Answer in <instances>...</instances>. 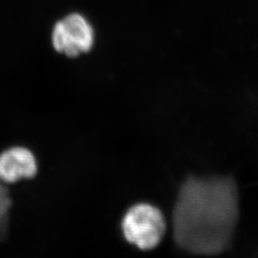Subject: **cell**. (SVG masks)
Listing matches in <instances>:
<instances>
[{
	"label": "cell",
	"mask_w": 258,
	"mask_h": 258,
	"mask_svg": "<svg viewBox=\"0 0 258 258\" xmlns=\"http://www.w3.org/2000/svg\"><path fill=\"white\" fill-rule=\"evenodd\" d=\"M37 172V159L28 148L15 147L0 153V182L15 184Z\"/></svg>",
	"instance_id": "obj_4"
},
{
	"label": "cell",
	"mask_w": 258,
	"mask_h": 258,
	"mask_svg": "<svg viewBox=\"0 0 258 258\" xmlns=\"http://www.w3.org/2000/svg\"><path fill=\"white\" fill-rule=\"evenodd\" d=\"M166 228V219L162 212L148 203L132 206L121 221L124 238L145 250L156 248L163 239Z\"/></svg>",
	"instance_id": "obj_2"
},
{
	"label": "cell",
	"mask_w": 258,
	"mask_h": 258,
	"mask_svg": "<svg viewBox=\"0 0 258 258\" xmlns=\"http://www.w3.org/2000/svg\"><path fill=\"white\" fill-rule=\"evenodd\" d=\"M52 42L57 52L68 56H77L92 48L94 31L83 16L72 14L55 24Z\"/></svg>",
	"instance_id": "obj_3"
},
{
	"label": "cell",
	"mask_w": 258,
	"mask_h": 258,
	"mask_svg": "<svg viewBox=\"0 0 258 258\" xmlns=\"http://www.w3.org/2000/svg\"><path fill=\"white\" fill-rule=\"evenodd\" d=\"M238 192L231 177H188L179 190L172 227L177 245L195 254L227 249L238 221Z\"/></svg>",
	"instance_id": "obj_1"
}]
</instances>
